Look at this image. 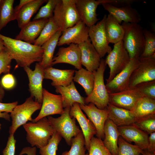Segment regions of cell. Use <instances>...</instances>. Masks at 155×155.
<instances>
[{"instance_id":"3","label":"cell","mask_w":155,"mask_h":155,"mask_svg":"<svg viewBox=\"0 0 155 155\" xmlns=\"http://www.w3.org/2000/svg\"><path fill=\"white\" fill-rule=\"evenodd\" d=\"M121 24L124 30L122 40L130 59L139 57L145 45L143 28L137 23L123 22Z\"/></svg>"},{"instance_id":"21","label":"cell","mask_w":155,"mask_h":155,"mask_svg":"<svg viewBox=\"0 0 155 155\" xmlns=\"http://www.w3.org/2000/svg\"><path fill=\"white\" fill-rule=\"evenodd\" d=\"M78 45L81 51L82 65L90 72L96 70L99 66L101 58L90 38Z\"/></svg>"},{"instance_id":"7","label":"cell","mask_w":155,"mask_h":155,"mask_svg":"<svg viewBox=\"0 0 155 155\" xmlns=\"http://www.w3.org/2000/svg\"><path fill=\"white\" fill-rule=\"evenodd\" d=\"M42 104L33 99L30 96L22 104L16 105L10 113L11 125L9 128V135H14L18 128L28 121L32 122V114L36 111L40 109Z\"/></svg>"},{"instance_id":"24","label":"cell","mask_w":155,"mask_h":155,"mask_svg":"<svg viewBox=\"0 0 155 155\" xmlns=\"http://www.w3.org/2000/svg\"><path fill=\"white\" fill-rule=\"evenodd\" d=\"M74 70L60 69L52 66L44 69V79L52 80L51 84L56 87L66 86L73 81Z\"/></svg>"},{"instance_id":"34","label":"cell","mask_w":155,"mask_h":155,"mask_svg":"<svg viewBox=\"0 0 155 155\" xmlns=\"http://www.w3.org/2000/svg\"><path fill=\"white\" fill-rule=\"evenodd\" d=\"M53 17L49 19L39 36L35 40L34 45L41 46L58 31L61 30L54 22Z\"/></svg>"},{"instance_id":"14","label":"cell","mask_w":155,"mask_h":155,"mask_svg":"<svg viewBox=\"0 0 155 155\" xmlns=\"http://www.w3.org/2000/svg\"><path fill=\"white\" fill-rule=\"evenodd\" d=\"M29 81V91L31 96L35 98V101L42 104L43 96L42 81L44 78V69L39 62L37 63L33 71L29 67H24Z\"/></svg>"},{"instance_id":"49","label":"cell","mask_w":155,"mask_h":155,"mask_svg":"<svg viewBox=\"0 0 155 155\" xmlns=\"http://www.w3.org/2000/svg\"><path fill=\"white\" fill-rule=\"evenodd\" d=\"M32 0H20L18 5H17L14 8L15 10L16 13L19 11L25 5L31 1Z\"/></svg>"},{"instance_id":"26","label":"cell","mask_w":155,"mask_h":155,"mask_svg":"<svg viewBox=\"0 0 155 155\" xmlns=\"http://www.w3.org/2000/svg\"><path fill=\"white\" fill-rule=\"evenodd\" d=\"M55 88L56 92L60 94L62 97L63 108L71 107L75 102L86 104L85 98L79 94L73 81L66 86H58Z\"/></svg>"},{"instance_id":"52","label":"cell","mask_w":155,"mask_h":155,"mask_svg":"<svg viewBox=\"0 0 155 155\" xmlns=\"http://www.w3.org/2000/svg\"><path fill=\"white\" fill-rule=\"evenodd\" d=\"M141 154L142 155H155V152H150L146 149L142 150Z\"/></svg>"},{"instance_id":"42","label":"cell","mask_w":155,"mask_h":155,"mask_svg":"<svg viewBox=\"0 0 155 155\" xmlns=\"http://www.w3.org/2000/svg\"><path fill=\"white\" fill-rule=\"evenodd\" d=\"M134 88L143 96L155 99V80L142 83Z\"/></svg>"},{"instance_id":"28","label":"cell","mask_w":155,"mask_h":155,"mask_svg":"<svg viewBox=\"0 0 155 155\" xmlns=\"http://www.w3.org/2000/svg\"><path fill=\"white\" fill-rule=\"evenodd\" d=\"M104 28L109 43L115 44L123 40L124 30L122 25L109 14L107 16Z\"/></svg>"},{"instance_id":"48","label":"cell","mask_w":155,"mask_h":155,"mask_svg":"<svg viewBox=\"0 0 155 155\" xmlns=\"http://www.w3.org/2000/svg\"><path fill=\"white\" fill-rule=\"evenodd\" d=\"M36 148L35 147H25L23 148L19 155H36Z\"/></svg>"},{"instance_id":"50","label":"cell","mask_w":155,"mask_h":155,"mask_svg":"<svg viewBox=\"0 0 155 155\" xmlns=\"http://www.w3.org/2000/svg\"><path fill=\"white\" fill-rule=\"evenodd\" d=\"M0 118L4 119L8 121H10V117L9 113L7 112L0 113Z\"/></svg>"},{"instance_id":"6","label":"cell","mask_w":155,"mask_h":155,"mask_svg":"<svg viewBox=\"0 0 155 155\" xmlns=\"http://www.w3.org/2000/svg\"><path fill=\"white\" fill-rule=\"evenodd\" d=\"M70 108H65L63 113L57 118L51 116L47 117L55 131L63 138L69 146L71 145L72 138L82 131L76 125L75 119L70 115Z\"/></svg>"},{"instance_id":"41","label":"cell","mask_w":155,"mask_h":155,"mask_svg":"<svg viewBox=\"0 0 155 155\" xmlns=\"http://www.w3.org/2000/svg\"><path fill=\"white\" fill-rule=\"evenodd\" d=\"M60 0H49L46 4L42 7L34 17L33 20L49 19L52 17L54 11Z\"/></svg>"},{"instance_id":"31","label":"cell","mask_w":155,"mask_h":155,"mask_svg":"<svg viewBox=\"0 0 155 155\" xmlns=\"http://www.w3.org/2000/svg\"><path fill=\"white\" fill-rule=\"evenodd\" d=\"M73 80L84 88L87 96L91 93L94 84V76L93 72L82 68L75 71Z\"/></svg>"},{"instance_id":"5","label":"cell","mask_w":155,"mask_h":155,"mask_svg":"<svg viewBox=\"0 0 155 155\" xmlns=\"http://www.w3.org/2000/svg\"><path fill=\"white\" fill-rule=\"evenodd\" d=\"M106 65L105 59L101 58L99 67L93 72L94 81L92 91L85 98V104L92 103L101 109L106 108L109 103L108 93L104 79Z\"/></svg>"},{"instance_id":"16","label":"cell","mask_w":155,"mask_h":155,"mask_svg":"<svg viewBox=\"0 0 155 155\" xmlns=\"http://www.w3.org/2000/svg\"><path fill=\"white\" fill-rule=\"evenodd\" d=\"M109 103L117 107L132 111L139 99L143 96L135 88L108 94Z\"/></svg>"},{"instance_id":"51","label":"cell","mask_w":155,"mask_h":155,"mask_svg":"<svg viewBox=\"0 0 155 155\" xmlns=\"http://www.w3.org/2000/svg\"><path fill=\"white\" fill-rule=\"evenodd\" d=\"M5 94L4 90L2 86L0 83V102H1L2 101Z\"/></svg>"},{"instance_id":"37","label":"cell","mask_w":155,"mask_h":155,"mask_svg":"<svg viewBox=\"0 0 155 155\" xmlns=\"http://www.w3.org/2000/svg\"><path fill=\"white\" fill-rule=\"evenodd\" d=\"M148 134L155 132V114L138 119L132 124Z\"/></svg>"},{"instance_id":"15","label":"cell","mask_w":155,"mask_h":155,"mask_svg":"<svg viewBox=\"0 0 155 155\" xmlns=\"http://www.w3.org/2000/svg\"><path fill=\"white\" fill-rule=\"evenodd\" d=\"M79 105L81 110L86 114L95 127L97 137L102 140L104 139V127L108 118V114L106 108L103 109H100L91 103L88 105L79 104Z\"/></svg>"},{"instance_id":"18","label":"cell","mask_w":155,"mask_h":155,"mask_svg":"<svg viewBox=\"0 0 155 155\" xmlns=\"http://www.w3.org/2000/svg\"><path fill=\"white\" fill-rule=\"evenodd\" d=\"M104 0H76V5L81 20L90 27L96 24L99 19L97 18L96 9Z\"/></svg>"},{"instance_id":"55","label":"cell","mask_w":155,"mask_h":155,"mask_svg":"<svg viewBox=\"0 0 155 155\" xmlns=\"http://www.w3.org/2000/svg\"><path fill=\"white\" fill-rule=\"evenodd\" d=\"M139 155H142L141 154H140Z\"/></svg>"},{"instance_id":"40","label":"cell","mask_w":155,"mask_h":155,"mask_svg":"<svg viewBox=\"0 0 155 155\" xmlns=\"http://www.w3.org/2000/svg\"><path fill=\"white\" fill-rule=\"evenodd\" d=\"M62 138L57 132L55 131L47 144L39 148L40 155H57L58 145Z\"/></svg>"},{"instance_id":"23","label":"cell","mask_w":155,"mask_h":155,"mask_svg":"<svg viewBox=\"0 0 155 155\" xmlns=\"http://www.w3.org/2000/svg\"><path fill=\"white\" fill-rule=\"evenodd\" d=\"M49 19L30 21L21 28L20 31L15 39L31 44H34Z\"/></svg>"},{"instance_id":"9","label":"cell","mask_w":155,"mask_h":155,"mask_svg":"<svg viewBox=\"0 0 155 155\" xmlns=\"http://www.w3.org/2000/svg\"><path fill=\"white\" fill-rule=\"evenodd\" d=\"M106 17L107 15H104L100 21L89 27L88 31L89 38L101 58L112 50L109 45L105 30L104 24Z\"/></svg>"},{"instance_id":"35","label":"cell","mask_w":155,"mask_h":155,"mask_svg":"<svg viewBox=\"0 0 155 155\" xmlns=\"http://www.w3.org/2000/svg\"><path fill=\"white\" fill-rule=\"evenodd\" d=\"M145 39L143 51L139 58L144 59L155 58V34L152 31L143 29Z\"/></svg>"},{"instance_id":"25","label":"cell","mask_w":155,"mask_h":155,"mask_svg":"<svg viewBox=\"0 0 155 155\" xmlns=\"http://www.w3.org/2000/svg\"><path fill=\"white\" fill-rule=\"evenodd\" d=\"M106 108L108 118L117 127L132 125L137 119L133 112L115 106L109 103Z\"/></svg>"},{"instance_id":"27","label":"cell","mask_w":155,"mask_h":155,"mask_svg":"<svg viewBox=\"0 0 155 155\" xmlns=\"http://www.w3.org/2000/svg\"><path fill=\"white\" fill-rule=\"evenodd\" d=\"M104 145L112 155H117L118 141L120 134L117 127L108 118L104 124Z\"/></svg>"},{"instance_id":"19","label":"cell","mask_w":155,"mask_h":155,"mask_svg":"<svg viewBox=\"0 0 155 155\" xmlns=\"http://www.w3.org/2000/svg\"><path fill=\"white\" fill-rule=\"evenodd\" d=\"M59 63L70 64L78 70L81 69V53L78 45L71 44L67 47L60 48L53 58L52 64Z\"/></svg>"},{"instance_id":"54","label":"cell","mask_w":155,"mask_h":155,"mask_svg":"<svg viewBox=\"0 0 155 155\" xmlns=\"http://www.w3.org/2000/svg\"><path fill=\"white\" fill-rule=\"evenodd\" d=\"M1 128V124L0 123V131Z\"/></svg>"},{"instance_id":"1","label":"cell","mask_w":155,"mask_h":155,"mask_svg":"<svg viewBox=\"0 0 155 155\" xmlns=\"http://www.w3.org/2000/svg\"><path fill=\"white\" fill-rule=\"evenodd\" d=\"M0 37L12 59L16 61L17 67H29L33 63L41 61L44 53L42 46L13 39L0 34Z\"/></svg>"},{"instance_id":"10","label":"cell","mask_w":155,"mask_h":155,"mask_svg":"<svg viewBox=\"0 0 155 155\" xmlns=\"http://www.w3.org/2000/svg\"><path fill=\"white\" fill-rule=\"evenodd\" d=\"M140 62L139 57L131 59L126 67L111 81L106 83L105 85L108 93L118 92L129 88L131 75Z\"/></svg>"},{"instance_id":"33","label":"cell","mask_w":155,"mask_h":155,"mask_svg":"<svg viewBox=\"0 0 155 155\" xmlns=\"http://www.w3.org/2000/svg\"><path fill=\"white\" fill-rule=\"evenodd\" d=\"M14 0H1L0 2V32L9 22L16 20L13 7Z\"/></svg>"},{"instance_id":"36","label":"cell","mask_w":155,"mask_h":155,"mask_svg":"<svg viewBox=\"0 0 155 155\" xmlns=\"http://www.w3.org/2000/svg\"><path fill=\"white\" fill-rule=\"evenodd\" d=\"M69 151L63 152L61 155H88L86 153L84 137L82 131L73 138Z\"/></svg>"},{"instance_id":"43","label":"cell","mask_w":155,"mask_h":155,"mask_svg":"<svg viewBox=\"0 0 155 155\" xmlns=\"http://www.w3.org/2000/svg\"><path fill=\"white\" fill-rule=\"evenodd\" d=\"M12 59L6 49L0 53V75L2 73L7 74L9 73Z\"/></svg>"},{"instance_id":"56","label":"cell","mask_w":155,"mask_h":155,"mask_svg":"<svg viewBox=\"0 0 155 155\" xmlns=\"http://www.w3.org/2000/svg\"><path fill=\"white\" fill-rule=\"evenodd\" d=\"M1 1V0H0V1Z\"/></svg>"},{"instance_id":"45","label":"cell","mask_w":155,"mask_h":155,"mask_svg":"<svg viewBox=\"0 0 155 155\" xmlns=\"http://www.w3.org/2000/svg\"><path fill=\"white\" fill-rule=\"evenodd\" d=\"M0 83L4 88L7 89H11L14 86L16 81L13 75L8 73L3 77Z\"/></svg>"},{"instance_id":"11","label":"cell","mask_w":155,"mask_h":155,"mask_svg":"<svg viewBox=\"0 0 155 155\" xmlns=\"http://www.w3.org/2000/svg\"><path fill=\"white\" fill-rule=\"evenodd\" d=\"M140 59L139 64L131 76L129 88H134L142 83L155 80V58Z\"/></svg>"},{"instance_id":"17","label":"cell","mask_w":155,"mask_h":155,"mask_svg":"<svg viewBox=\"0 0 155 155\" xmlns=\"http://www.w3.org/2000/svg\"><path fill=\"white\" fill-rule=\"evenodd\" d=\"M101 5L120 24L123 22L138 24L141 21L140 15L131 5L118 7L107 3Z\"/></svg>"},{"instance_id":"8","label":"cell","mask_w":155,"mask_h":155,"mask_svg":"<svg viewBox=\"0 0 155 155\" xmlns=\"http://www.w3.org/2000/svg\"><path fill=\"white\" fill-rule=\"evenodd\" d=\"M130 59L122 40L114 44L113 49L105 59L106 65L110 69L109 76L106 79V83L126 67Z\"/></svg>"},{"instance_id":"4","label":"cell","mask_w":155,"mask_h":155,"mask_svg":"<svg viewBox=\"0 0 155 155\" xmlns=\"http://www.w3.org/2000/svg\"><path fill=\"white\" fill-rule=\"evenodd\" d=\"M53 17L62 32L81 21L76 7V0H60Z\"/></svg>"},{"instance_id":"22","label":"cell","mask_w":155,"mask_h":155,"mask_svg":"<svg viewBox=\"0 0 155 155\" xmlns=\"http://www.w3.org/2000/svg\"><path fill=\"white\" fill-rule=\"evenodd\" d=\"M120 135L125 141L134 143L142 150L147 149L148 134L133 125L117 127Z\"/></svg>"},{"instance_id":"2","label":"cell","mask_w":155,"mask_h":155,"mask_svg":"<svg viewBox=\"0 0 155 155\" xmlns=\"http://www.w3.org/2000/svg\"><path fill=\"white\" fill-rule=\"evenodd\" d=\"M26 133V139L32 147L40 148L46 145L55 131L47 117L23 125Z\"/></svg>"},{"instance_id":"32","label":"cell","mask_w":155,"mask_h":155,"mask_svg":"<svg viewBox=\"0 0 155 155\" xmlns=\"http://www.w3.org/2000/svg\"><path fill=\"white\" fill-rule=\"evenodd\" d=\"M132 111L137 119L155 114V99L142 96L138 100Z\"/></svg>"},{"instance_id":"13","label":"cell","mask_w":155,"mask_h":155,"mask_svg":"<svg viewBox=\"0 0 155 155\" xmlns=\"http://www.w3.org/2000/svg\"><path fill=\"white\" fill-rule=\"evenodd\" d=\"M89 27L82 21L79 22L73 26L62 32L57 45H69L71 44L79 45L85 41L89 38Z\"/></svg>"},{"instance_id":"53","label":"cell","mask_w":155,"mask_h":155,"mask_svg":"<svg viewBox=\"0 0 155 155\" xmlns=\"http://www.w3.org/2000/svg\"><path fill=\"white\" fill-rule=\"evenodd\" d=\"M5 49V48L4 45L3 41L0 37V53Z\"/></svg>"},{"instance_id":"47","label":"cell","mask_w":155,"mask_h":155,"mask_svg":"<svg viewBox=\"0 0 155 155\" xmlns=\"http://www.w3.org/2000/svg\"><path fill=\"white\" fill-rule=\"evenodd\" d=\"M147 150L150 152H155V132L151 133L148 137Z\"/></svg>"},{"instance_id":"46","label":"cell","mask_w":155,"mask_h":155,"mask_svg":"<svg viewBox=\"0 0 155 155\" xmlns=\"http://www.w3.org/2000/svg\"><path fill=\"white\" fill-rule=\"evenodd\" d=\"M18 104L17 101L9 103H3L0 102V113H11Z\"/></svg>"},{"instance_id":"20","label":"cell","mask_w":155,"mask_h":155,"mask_svg":"<svg viewBox=\"0 0 155 155\" xmlns=\"http://www.w3.org/2000/svg\"><path fill=\"white\" fill-rule=\"evenodd\" d=\"M69 114L71 117L77 120L80 125L84 136L85 147L88 150L91 139L96 133L95 127L83 113L78 103L75 102L73 104L71 107Z\"/></svg>"},{"instance_id":"30","label":"cell","mask_w":155,"mask_h":155,"mask_svg":"<svg viewBox=\"0 0 155 155\" xmlns=\"http://www.w3.org/2000/svg\"><path fill=\"white\" fill-rule=\"evenodd\" d=\"M62 32L61 30L58 31L41 46L44 53L42 61L39 63L44 69L52 66L53 55Z\"/></svg>"},{"instance_id":"39","label":"cell","mask_w":155,"mask_h":155,"mask_svg":"<svg viewBox=\"0 0 155 155\" xmlns=\"http://www.w3.org/2000/svg\"><path fill=\"white\" fill-rule=\"evenodd\" d=\"M88 155H112L104 145L103 140L93 137L91 139Z\"/></svg>"},{"instance_id":"44","label":"cell","mask_w":155,"mask_h":155,"mask_svg":"<svg viewBox=\"0 0 155 155\" xmlns=\"http://www.w3.org/2000/svg\"><path fill=\"white\" fill-rule=\"evenodd\" d=\"M16 142L14 135H9L6 147L2 151L3 155H15Z\"/></svg>"},{"instance_id":"38","label":"cell","mask_w":155,"mask_h":155,"mask_svg":"<svg viewBox=\"0 0 155 155\" xmlns=\"http://www.w3.org/2000/svg\"><path fill=\"white\" fill-rule=\"evenodd\" d=\"M117 155H139L142 150L139 146L127 142L120 135L118 141Z\"/></svg>"},{"instance_id":"12","label":"cell","mask_w":155,"mask_h":155,"mask_svg":"<svg viewBox=\"0 0 155 155\" xmlns=\"http://www.w3.org/2000/svg\"><path fill=\"white\" fill-rule=\"evenodd\" d=\"M42 96V101L40 111L36 117L33 119L32 122H36L50 115H61L64 111L63 99L61 95L52 94L43 88Z\"/></svg>"},{"instance_id":"29","label":"cell","mask_w":155,"mask_h":155,"mask_svg":"<svg viewBox=\"0 0 155 155\" xmlns=\"http://www.w3.org/2000/svg\"><path fill=\"white\" fill-rule=\"evenodd\" d=\"M47 1L32 0L22 8L16 15V20L19 28H22L30 22L33 15L37 11L41 6Z\"/></svg>"}]
</instances>
